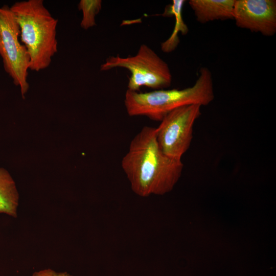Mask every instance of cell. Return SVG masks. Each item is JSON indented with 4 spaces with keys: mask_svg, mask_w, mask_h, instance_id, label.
<instances>
[{
    "mask_svg": "<svg viewBox=\"0 0 276 276\" xmlns=\"http://www.w3.org/2000/svg\"><path fill=\"white\" fill-rule=\"evenodd\" d=\"M121 166L133 192L147 197L170 192L181 176L183 165L181 159L162 151L156 128L146 126L132 139Z\"/></svg>",
    "mask_w": 276,
    "mask_h": 276,
    "instance_id": "cell-1",
    "label": "cell"
},
{
    "mask_svg": "<svg viewBox=\"0 0 276 276\" xmlns=\"http://www.w3.org/2000/svg\"><path fill=\"white\" fill-rule=\"evenodd\" d=\"M213 76L206 67H201L194 84L182 89H159L145 93L127 90L124 105L129 116H145L160 122L171 111L182 106H205L214 99Z\"/></svg>",
    "mask_w": 276,
    "mask_h": 276,
    "instance_id": "cell-2",
    "label": "cell"
},
{
    "mask_svg": "<svg viewBox=\"0 0 276 276\" xmlns=\"http://www.w3.org/2000/svg\"><path fill=\"white\" fill-rule=\"evenodd\" d=\"M10 8L19 27L20 40L30 56L29 70L39 72L47 68L57 52L58 19L42 0L17 2Z\"/></svg>",
    "mask_w": 276,
    "mask_h": 276,
    "instance_id": "cell-3",
    "label": "cell"
},
{
    "mask_svg": "<svg viewBox=\"0 0 276 276\" xmlns=\"http://www.w3.org/2000/svg\"><path fill=\"white\" fill-rule=\"evenodd\" d=\"M116 67L125 68L130 72L127 85L129 90L137 91L142 86L165 89L172 84V76L168 64L145 44L141 45L134 56H109L101 64L100 70L107 71Z\"/></svg>",
    "mask_w": 276,
    "mask_h": 276,
    "instance_id": "cell-4",
    "label": "cell"
},
{
    "mask_svg": "<svg viewBox=\"0 0 276 276\" xmlns=\"http://www.w3.org/2000/svg\"><path fill=\"white\" fill-rule=\"evenodd\" d=\"M0 56L6 72L20 87L21 96L29 88L28 82L30 58L20 40L19 27L10 7H0Z\"/></svg>",
    "mask_w": 276,
    "mask_h": 276,
    "instance_id": "cell-5",
    "label": "cell"
},
{
    "mask_svg": "<svg viewBox=\"0 0 276 276\" xmlns=\"http://www.w3.org/2000/svg\"><path fill=\"white\" fill-rule=\"evenodd\" d=\"M197 104L178 108L168 113L156 128V140L162 151L169 157L181 159L189 149L193 126L201 115Z\"/></svg>",
    "mask_w": 276,
    "mask_h": 276,
    "instance_id": "cell-6",
    "label": "cell"
},
{
    "mask_svg": "<svg viewBox=\"0 0 276 276\" xmlns=\"http://www.w3.org/2000/svg\"><path fill=\"white\" fill-rule=\"evenodd\" d=\"M233 19L240 28L272 36L276 33L275 0H235Z\"/></svg>",
    "mask_w": 276,
    "mask_h": 276,
    "instance_id": "cell-7",
    "label": "cell"
},
{
    "mask_svg": "<svg viewBox=\"0 0 276 276\" xmlns=\"http://www.w3.org/2000/svg\"><path fill=\"white\" fill-rule=\"evenodd\" d=\"M235 0H190L189 4L196 20L201 24L233 19Z\"/></svg>",
    "mask_w": 276,
    "mask_h": 276,
    "instance_id": "cell-8",
    "label": "cell"
},
{
    "mask_svg": "<svg viewBox=\"0 0 276 276\" xmlns=\"http://www.w3.org/2000/svg\"><path fill=\"white\" fill-rule=\"evenodd\" d=\"M18 201L14 180L7 170L0 168V213L15 216Z\"/></svg>",
    "mask_w": 276,
    "mask_h": 276,
    "instance_id": "cell-9",
    "label": "cell"
},
{
    "mask_svg": "<svg viewBox=\"0 0 276 276\" xmlns=\"http://www.w3.org/2000/svg\"><path fill=\"white\" fill-rule=\"evenodd\" d=\"M186 2L184 0H173L171 5L166 7L163 16L174 15L175 17V24L173 31L170 37L161 44L163 52L170 53L173 52L179 42L178 33L181 32L186 35L188 32V28L182 18V10Z\"/></svg>",
    "mask_w": 276,
    "mask_h": 276,
    "instance_id": "cell-10",
    "label": "cell"
},
{
    "mask_svg": "<svg viewBox=\"0 0 276 276\" xmlns=\"http://www.w3.org/2000/svg\"><path fill=\"white\" fill-rule=\"evenodd\" d=\"M101 0H81L78 5V9L82 12L80 27L87 30L96 25L95 17L102 8Z\"/></svg>",
    "mask_w": 276,
    "mask_h": 276,
    "instance_id": "cell-11",
    "label": "cell"
},
{
    "mask_svg": "<svg viewBox=\"0 0 276 276\" xmlns=\"http://www.w3.org/2000/svg\"><path fill=\"white\" fill-rule=\"evenodd\" d=\"M31 276H72L66 272H58L52 269H47L34 272Z\"/></svg>",
    "mask_w": 276,
    "mask_h": 276,
    "instance_id": "cell-12",
    "label": "cell"
}]
</instances>
